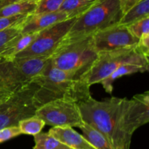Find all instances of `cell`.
<instances>
[{"label":"cell","mask_w":149,"mask_h":149,"mask_svg":"<svg viewBox=\"0 0 149 149\" xmlns=\"http://www.w3.org/2000/svg\"><path fill=\"white\" fill-rule=\"evenodd\" d=\"M23 1V0H0V9L7 5H10V4L19 2V1Z\"/></svg>","instance_id":"29"},{"label":"cell","mask_w":149,"mask_h":149,"mask_svg":"<svg viewBox=\"0 0 149 149\" xmlns=\"http://www.w3.org/2000/svg\"><path fill=\"white\" fill-rule=\"evenodd\" d=\"M39 0H23L0 9V18L12 17L17 15H30L34 13Z\"/></svg>","instance_id":"16"},{"label":"cell","mask_w":149,"mask_h":149,"mask_svg":"<svg viewBox=\"0 0 149 149\" xmlns=\"http://www.w3.org/2000/svg\"><path fill=\"white\" fill-rule=\"evenodd\" d=\"M122 15L119 0H98L86 13L77 17L64 39L92 36L96 32L118 24Z\"/></svg>","instance_id":"3"},{"label":"cell","mask_w":149,"mask_h":149,"mask_svg":"<svg viewBox=\"0 0 149 149\" xmlns=\"http://www.w3.org/2000/svg\"><path fill=\"white\" fill-rule=\"evenodd\" d=\"M127 27L132 36L139 39L144 34L149 33V17H144Z\"/></svg>","instance_id":"23"},{"label":"cell","mask_w":149,"mask_h":149,"mask_svg":"<svg viewBox=\"0 0 149 149\" xmlns=\"http://www.w3.org/2000/svg\"><path fill=\"white\" fill-rule=\"evenodd\" d=\"M97 56L91 36L79 39H64L49 57V63L61 70L84 74Z\"/></svg>","instance_id":"4"},{"label":"cell","mask_w":149,"mask_h":149,"mask_svg":"<svg viewBox=\"0 0 149 149\" xmlns=\"http://www.w3.org/2000/svg\"><path fill=\"white\" fill-rule=\"evenodd\" d=\"M14 59H0V105L31 82Z\"/></svg>","instance_id":"11"},{"label":"cell","mask_w":149,"mask_h":149,"mask_svg":"<svg viewBox=\"0 0 149 149\" xmlns=\"http://www.w3.org/2000/svg\"><path fill=\"white\" fill-rule=\"evenodd\" d=\"M82 74L61 70L48 63L40 74L33 79L37 85L34 94L36 107L57 99H71L77 103L91 96L90 87L81 79Z\"/></svg>","instance_id":"2"},{"label":"cell","mask_w":149,"mask_h":149,"mask_svg":"<svg viewBox=\"0 0 149 149\" xmlns=\"http://www.w3.org/2000/svg\"><path fill=\"white\" fill-rule=\"evenodd\" d=\"M21 135L17 126H11L0 130V143L9 141L13 138Z\"/></svg>","instance_id":"26"},{"label":"cell","mask_w":149,"mask_h":149,"mask_svg":"<svg viewBox=\"0 0 149 149\" xmlns=\"http://www.w3.org/2000/svg\"><path fill=\"white\" fill-rule=\"evenodd\" d=\"M36 116L53 127H79L84 124L78 103L71 99H57L42 105Z\"/></svg>","instance_id":"6"},{"label":"cell","mask_w":149,"mask_h":149,"mask_svg":"<svg viewBox=\"0 0 149 149\" xmlns=\"http://www.w3.org/2000/svg\"><path fill=\"white\" fill-rule=\"evenodd\" d=\"M65 0H39L34 14L58 11Z\"/></svg>","instance_id":"24"},{"label":"cell","mask_w":149,"mask_h":149,"mask_svg":"<svg viewBox=\"0 0 149 149\" xmlns=\"http://www.w3.org/2000/svg\"><path fill=\"white\" fill-rule=\"evenodd\" d=\"M48 133L71 149H95L82 135L70 127H52Z\"/></svg>","instance_id":"14"},{"label":"cell","mask_w":149,"mask_h":149,"mask_svg":"<svg viewBox=\"0 0 149 149\" xmlns=\"http://www.w3.org/2000/svg\"><path fill=\"white\" fill-rule=\"evenodd\" d=\"M124 127L132 137L139 127L149 122V92L137 94L131 100L125 98L123 106Z\"/></svg>","instance_id":"10"},{"label":"cell","mask_w":149,"mask_h":149,"mask_svg":"<svg viewBox=\"0 0 149 149\" xmlns=\"http://www.w3.org/2000/svg\"><path fill=\"white\" fill-rule=\"evenodd\" d=\"M37 85L32 81L0 105V130L17 126L20 121L34 116L37 107L34 94Z\"/></svg>","instance_id":"5"},{"label":"cell","mask_w":149,"mask_h":149,"mask_svg":"<svg viewBox=\"0 0 149 149\" xmlns=\"http://www.w3.org/2000/svg\"><path fill=\"white\" fill-rule=\"evenodd\" d=\"M80 129L83 136L95 149H115L101 133L84 122Z\"/></svg>","instance_id":"19"},{"label":"cell","mask_w":149,"mask_h":149,"mask_svg":"<svg viewBox=\"0 0 149 149\" xmlns=\"http://www.w3.org/2000/svg\"><path fill=\"white\" fill-rule=\"evenodd\" d=\"M136 52L135 47L98 52L94 62L81 76V79L89 87L100 83Z\"/></svg>","instance_id":"8"},{"label":"cell","mask_w":149,"mask_h":149,"mask_svg":"<svg viewBox=\"0 0 149 149\" xmlns=\"http://www.w3.org/2000/svg\"><path fill=\"white\" fill-rule=\"evenodd\" d=\"M141 1V0H119V6H120L122 15L127 13L130 9L132 8L133 6H135Z\"/></svg>","instance_id":"28"},{"label":"cell","mask_w":149,"mask_h":149,"mask_svg":"<svg viewBox=\"0 0 149 149\" xmlns=\"http://www.w3.org/2000/svg\"><path fill=\"white\" fill-rule=\"evenodd\" d=\"M146 17H149V0H141L122 15L119 24L127 26Z\"/></svg>","instance_id":"18"},{"label":"cell","mask_w":149,"mask_h":149,"mask_svg":"<svg viewBox=\"0 0 149 149\" xmlns=\"http://www.w3.org/2000/svg\"><path fill=\"white\" fill-rule=\"evenodd\" d=\"M33 138L35 145L33 149H71L48 132H40Z\"/></svg>","instance_id":"21"},{"label":"cell","mask_w":149,"mask_h":149,"mask_svg":"<svg viewBox=\"0 0 149 149\" xmlns=\"http://www.w3.org/2000/svg\"><path fill=\"white\" fill-rule=\"evenodd\" d=\"M98 0H65L59 10L66 13L68 18L78 17L91 8Z\"/></svg>","instance_id":"17"},{"label":"cell","mask_w":149,"mask_h":149,"mask_svg":"<svg viewBox=\"0 0 149 149\" xmlns=\"http://www.w3.org/2000/svg\"><path fill=\"white\" fill-rule=\"evenodd\" d=\"M39 32L20 35L15 38L10 43L5 50L0 55V59L12 60L17 54L26 49L34 41Z\"/></svg>","instance_id":"15"},{"label":"cell","mask_w":149,"mask_h":149,"mask_svg":"<svg viewBox=\"0 0 149 149\" xmlns=\"http://www.w3.org/2000/svg\"><path fill=\"white\" fill-rule=\"evenodd\" d=\"M76 19H68L39 31L34 41L15 58H49L68 34Z\"/></svg>","instance_id":"7"},{"label":"cell","mask_w":149,"mask_h":149,"mask_svg":"<svg viewBox=\"0 0 149 149\" xmlns=\"http://www.w3.org/2000/svg\"><path fill=\"white\" fill-rule=\"evenodd\" d=\"M29 15L25 14L17 15L12 16V17H1L0 18V31L9 29V28L22 24Z\"/></svg>","instance_id":"25"},{"label":"cell","mask_w":149,"mask_h":149,"mask_svg":"<svg viewBox=\"0 0 149 149\" xmlns=\"http://www.w3.org/2000/svg\"><path fill=\"white\" fill-rule=\"evenodd\" d=\"M91 42L98 53L134 48L138 39L131 34L127 26L118 23L95 33L91 36Z\"/></svg>","instance_id":"9"},{"label":"cell","mask_w":149,"mask_h":149,"mask_svg":"<svg viewBox=\"0 0 149 149\" xmlns=\"http://www.w3.org/2000/svg\"><path fill=\"white\" fill-rule=\"evenodd\" d=\"M124 100L112 97L99 101L90 96L77 103L83 121L101 133L115 149H130L132 141L124 127Z\"/></svg>","instance_id":"1"},{"label":"cell","mask_w":149,"mask_h":149,"mask_svg":"<svg viewBox=\"0 0 149 149\" xmlns=\"http://www.w3.org/2000/svg\"><path fill=\"white\" fill-rule=\"evenodd\" d=\"M148 58L137 52L130 60L126 61L118 67L111 75L103 79L100 84L103 85L106 93L111 94L113 90V84L115 80L125 75L147 71L148 70Z\"/></svg>","instance_id":"12"},{"label":"cell","mask_w":149,"mask_h":149,"mask_svg":"<svg viewBox=\"0 0 149 149\" xmlns=\"http://www.w3.org/2000/svg\"><path fill=\"white\" fill-rule=\"evenodd\" d=\"M135 50L141 53L146 58L149 57V33L144 34L141 36L135 46Z\"/></svg>","instance_id":"27"},{"label":"cell","mask_w":149,"mask_h":149,"mask_svg":"<svg viewBox=\"0 0 149 149\" xmlns=\"http://www.w3.org/2000/svg\"><path fill=\"white\" fill-rule=\"evenodd\" d=\"M22 25L23 23L0 31V55L5 50L10 42L21 33Z\"/></svg>","instance_id":"22"},{"label":"cell","mask_w":149,"mask_h":149,"mask_svg":"<svg viewBox=\"0 0 149 149\" xmlns=\"http://www.w3.org/2000/svg\"><path fill=\"white\" fill-rule=\"evenodd\" d=\"M45 125V122L36 115L23 119L17 124L20 133L33 136L42 132Z\"/></svg>","instance_id":"20"},{"label":"cell","mask_w":149,"mask_h":149,"mask_svg":"<svg viewBox=\"0 0 149 149\" xmlns=\"http://www.w3.org/2000/svg\"><path fill=\"white\" fill-rule=\"evenodd\" d=\"M68 19H69L68 15L61 10L39 14L33 13L28 16L22 25L21 33L26 34L39 32Z\"/></svg>","instance_id":"13"}]
</instances>
